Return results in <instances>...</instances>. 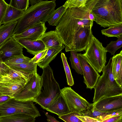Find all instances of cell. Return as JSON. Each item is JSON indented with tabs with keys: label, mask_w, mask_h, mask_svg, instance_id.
<instances>
[{
	"label": "cell",
	"mask_w": 122,
	"mask_h": 122,
	"mask_svg": "<svg viewBox=\"0 0 122 122\" xmlns=\"http://www.w3.org/2000/svg\"><path fill=\"white\" fill-rule=\"evenodd\" d=\"M95 1V0H88L85 6L80 7L64 6L65 10L56 26L55 30L61 38L65 49L81 28L92 26L93 21L89 20L88 15Z\"/></svg>",
	"instance_id": "6da1fadb"
},
{
	"label": "cell",
	"mask_w": 122,
	"mask_h": 122,
	"mask_svg": "<svg viewBox=\"0 0 122 122\" xmlns=\"http://www.w3.org/2000/svg\"><path fill=\"white\" fill-rule=\"evenodd\" d=\"M56 6L55 0H46L29 7L18 20L14 34L21 33L40 22L45 23Z\"/></svg>",
	"instance_id": "7a4b0ae2"
},
{
	"label": "cell",
	"mask_w": 122,
	"mask_h": 122,
	"mask_svg": "<svg viewBox=\"0 0 122 122\" xmlns=\"http://www.w3.org/2000/svg\"><path fill=\"white\" fill-rule=\"evenodd\" d=\"M91 11L95 21L104 28L122 24V0H96Z\"/></svg>",
	"instance_id": "3957f363"
},
{
	"label": "cell",
	"mask_w": 122,
	"mask_h": 122,
	"mask_svg": "<svg viewBox=\"0 0 122 122\" xmlns=\"http://www.w3.org/2000/svg\"><path fill=\"white\" fill-rule=\"evenodd\" d=\"M112 61L111 57L103 68L102 75L99 78L94 88L93 103L104 97L122 94V87L117 83L112 74Z\"/></svg>",
	"instance_id": "277c9868"
},
{
	"label": "cell",
	"mask_w": 122,
	"mask_h": 122,
	"mask_svg": "<svg viewBox=\"0 0 122 122\" xmlns=\"http://www.w3.org/2000/svg\"><path fill=\"white\" fill-rule=\"evenodd\" d=\"M41 76L42 82L40 93L34 101L46 110L50 104L61 95V89L49 65L43 69Z\"/></svg>",
	"instance_id": "5b68a950"
},
{
	"label": "cell",
	"mask_w": 122,
	"mask_h": 122,
	"mask_svg": "<svg viewBox=\"0 0 122 122\" xmlns=\"http://www.w3.org/2000/svg\"><path fill=\"white\" fill-rule=\"evenodd\" d=\"M33 101H20L11 98L0 104V117L16 114H23L35 118L41 116Z\"/></svg>",
	"instance_id": "8992f818"
},
{
	"label": "cell",
	"mask_w": 122,
	"mask_h": 122,
	"mask_svg": "<svg viewBox=\"0 0 122 122\" xmlns=\"http://www.w3.org/2000/svg\"><path fill=\"white\" fill-rule=\"evenodd\" d=\"M83 56L94 68L100 73L106 63L107 52L102 43L93 35Z\"/></svg>",
	"instance_id": "52a82bcc"
},
{
	"label": "cell",
	"mask_w": 122,
	"mask_h": 122,
	"mask_svg": "<svg viewBox=\"0 0 122 122\" xmlns=\"http://www.w3.org/2000/svg\"><path fill=\"white\" fill-rule=\"evenodd\" d=\"M61 92L71 112L80 113L91 105L70 87H65L61 90Z\"/></svg>",
	"instance_id": "ba28073f"
},
{
	"label": "cell",
	"mask_w": 122,
	"mask_h": 122,
	"mask_svg": "<svg viewBox=\"0 0 122 122\" xmlns=\"http://www.w3.org/2000/svg\"><path fill=\"white\" fill-rule=\"evenodd\" d=\"M92 26L81 28L74 36L67 47L66 52L73 51L77 52L85 50L93 35Z\"/></svg>",
	"instance_id": "9c48e42d"
},
{
	"label": "cell",
	"mask_w": 122,
	"mask_h": 122,
	"mask_svg": "<svg viewBox=\"0 0 122 122\" xmlns=\"http://www.w3.org/2000/svg\"><path fill=\"white\" fill-rule=\"evenodd\" d=\"M41 76L34 74L25 84L20 92L14 98L20 101H34L40 94L41 86Z\"/></svg>",
	"instance_id": "30bf717a"
},
{
	"label": "cell",
	"mask_w": 122,
	"mask_h": 122,
	"mask_svg": "<svg viewBox=\"0 0 122 122\" xmlns=\"http://www.w3.org/2000/svg\"><path fill=\"white\" fill-rule=\"evenodd\" d=\"M78 56L82 71L84 82L87 88L91 90L94 88L100 75L83 54L78 53Z\"/></svg>",
	"instance_id": "8fae6325"
},
{
	"label": "cell",
	"mask_w": 122,
	"mask_h": 122,
	"mask_svg": "<svg viewBox=\"0 0 122 122\" xmlns=\"http://www.w3.org/2000/svg\"><path fill=\"white\" fill-rule=\"evenodd\" d=\"M26 84L23 82L0 76V92L14 98L18 94Z\"/></svg>",
	"instance_id": "7c38bea8"
},
{
	"label": "cell",
	"mask_w": 122,
	"mask_h": 122,
	"mask_svg": "<svg viewBox=\"0 0 122 122\" xmlns=\"http://www.w3.org/2000/svg\"><path fill=\"white\" fill-rule=\"evenodd\" d=\"M23 47L12 37L0 47V60L4 62L12 57L22 56Z\"/></svg>",
	"instance_id": "4fadbf2b"
},
{
	"label": "cell",
	"mask_w": 122,
	"mask_h": 122,
	"mask_svg": "<svg viewBox=\"0 0 122 122\" xmlns=\"http://www.w3.org/2000/svg\"><path fill=\"white\" fill-rule=\"evenodd\" d=\"M92 104L97 109L102 112L110 111L122 108V94L104 97Z\"/></svg>",
	"instance_id": "5bb4252c"
},
{
	"label": "cell",
	"mask_w": 122,
	"mask_h": 122,
	"mask_svg": "<svg viewBox=\"0 0 122 122\" xmlns=\"http://www.w3.org/2000/svg\"><path fill=\"white\" fill-rule=\"evenodd\" d=\"M47 29L45 23L40 22L21 33L14 34L12 37L15 39H22L36 41L45 33Z\"/></svg>",
	"instance_id": "9a60e30c"
},
{
	"label": "cell",
	"mask_w": 122,
	"mask_h": 122,
	"mask_svg": "<svg viewBox=\"0 0 122 122\" xmlns=\"http://www.w3.org/2000/svg\"><path fill=\"white\" fill-rule=\"evenodd\" d=\"M80 113L82 116L94 118L101 121L112 116L122 114V108L110 111L102 112L97 109L92 103L86 110Z\"/></svg>",
	"instance_id": "2e32d148"
},
{
	"label": "cell",
	"mask_w": 122,
	"mask_h": 122,
	"mask_svg": "<svg viewBox=\"0 0 122 122\" xmlns=\"http://www.w3.org/2000/svg\"><path fill=\"white\" fill-rule=\"evenodd\" d=\"M46 110L59 117L71 112L61 94L50 104Z\"/></svg>",
	"instance_id": "e0dca14e"
},
{
	"label": "cell",
	"mask_w": 122,
	"mask_h": 122,
	"mask_svg": "<svg viewBox=\"0 0 122 122\" xmlns=\"http://www.w3.org/2000/svg\"><path fill=\"white\" fill-rule=\"evenodd\" d=\"M38 40L43 42L46 49L64 46L59 34L55 30L45 33Z\"/></svg>",
	"instance_id": "ac0fdd59"
},
{
	"label": "cell",
	"mask_w": 122,
	"mask_h": 122,
	"mask_svg": "<svg viewBox=\"0 0 122 122\" xmlns=\"http://www.w3.org/2000/svg\"><path fill=\"white\" fill-rule=\"evenodd\" d=\"M15 40L23 48H25L27 52L33 55L46 49L44 44L40 40L32 41L22 39Z\"/></svg>",
	"instance_id": "d6986e66"
},
{
	"label": "cell",
	"mask_w": 122,
	"mask_h": 122,
	"mask_svg": "<svg viewBox=\"0 0 122 122\" xmlns=\"http://www.w3.org/2000/svg\"><path fill=\"white\" fill-rule=\"evenodd\" d=\"M112 74L117 84L122 87V50L112 57Z\"/></svg>",
	"instance_id": "ffe728a7"
},
{
	"label": "cell",
	"mask_w": 122,
	"mask_h": 122,
	"mask_svg": "<svg viewBox=\"0 0 122 122\" xmlns=\"http://www.w3.org/2000/svg\"><path fill=\"white\" fill-rule=\"evenodd\" d=\"M9 67L8 72L0 76L18 80L26 84L35 74L16 68Z\"/></svg>",
	"instance_id": "44dd1931"
},
{
	"label": "cell",
	"mask_w": 122,
	"mask_h": 122,
	"mask_svg": "<svg viewBox=\"0 0 122 122\" xmlns=\"http://www.w3.org/2000/svg\"><path fill=\"white\" fill-rule=\"evenodd\" d=\"M18 20L0 26V47L14 34Z\"/></svg>",
	"instance_id": "7402d4cb"
},
{
	"label": "cell",
	"mask_w": 122,
	"mask_h": 122,
	"mask_svg": "<svg viewBox=\"0 0 122 122\" xmlns=\"http://www.w3.org/2000/svg\"><path fill=\"white\" fill-rule=\"evenodd\" d=\"M35 118L23 114H16L0 117V122H35Z\"/></svg>",
	"instance_id": "603a6c76"
},
{
	"label": "cell",
	"mask_w": 122,
	"mask_h": 122,
	"mask_svg": "<svg viewBox=\"0 0 122 122\" xmlns=\"http://www.w3.org/2000/svg\"><path fill=\"white\" fill-rule=\"evenodd\" d=\"M24 11L18 10L8 4L2 24L18 20L22 16Z\"/></svg>",
	"instance_id": "cb8c5ba5"
},
{
	"label": "cell",
	"mask_w": 122,
	"mask_h": 122,
	"mask_svg": "<svg viewBox=\"0 0 122 122\" xmlns=\"http://www.w3.org/2000/svg\"><path fill=\"white\" fill-rule=\"evenodd\" d=\"M65 47L64 46L60 47L48 48L46 55L42 61L38 63V66L43 69L46 67Z\"/></svg>",
	"instance_id": "d4e9b609"
},
{
	"label": "cell",
	"mask_w": 122,
	"mask_h": 122,
	"mask_svg": "<svg viewBox=\"0 0 122 122\" xmlns=\"http://www.w3.org/2000/svg\"><path fill=\"white\" fill-rule=\"evenodd\" d=\"M66 9L63 5L55 10L51 15L47 21L50 25L56 26Z\"/></svg>",
	"instance_id": "484cf974"
},
{
	"label": "cell",
	"mask_w": 122,
	"mask_h": 122,
	"mask_svg": "<svg viewBox=\"0 0 122 122\" xmlns=\"http://www.w3.org/2000/svg\"><path fill=\"white\" fill-rule=\"evenodd\" d=\"M101 31L103 35L108 37H116L118 38L122 36V24L111 26Z\"/></svg>",
	"instance_id": "4316f807"
},
{
	"label": "cell",
	"mask_w": 122,
	"mask_h": 122,
	"mask_svg": "<svg viewBox=\"0 0 122 122\" xmlns=\"http://www.w3.org/2000/svg\"><path fill=\"white\" fill-rule=\"evenodd\" d=\"M37 63H34L30 61L27 63H23L8 66L16 68L35 74H37Z\"/></svg>",
	"instance_id": "83f0119b"
},
{
	"label": "cell",
	"mask_w": 122,
	"mask_h": 122,
	"mask_svg": "<svg viewBox=\"0 0 122 122\" xmlns=\"http://www.w3.org/2000/svg\"><path fill=\"white\" fill-rule=\"evenodd\" d=\"M61 57L65 71L67 84L70 86H72L74 85V82L70 68L67 61V58L63 53H61Z\"/></svg>",
	"instance_id": "f1b7e54d"
},
{
	"label": "cell",
	"mask_w": 122,
	"mask_h": 122,
	"mask_svg": "<svg viewBox=\"0 0 122 122\" xmlns=\"http://www.w3.org/2000/svg\"><path fill=\"white\" fill-rule=\"evenodd\" d=\"M70 52L69 59L72 68L74 69L77 74L82 75V71L78 57V53L77 52L73 51H71Z\"/></svg>",
	"instance_id": "f546056e"
},
{
	"label": "cell",
	"mask_w": 122,
	"mask_h": 122,
	"mask_svg": "<svg viewBox=\"0 0 122 122\" xmlns=\"http://www.w3.org/2000/svg\"><path fill=\"white\" fill-rule=\"evenodd\" d=\"M31 59L24 55L16 56L6 59L4 62L6 65L9 66L28 62L30 61Z\"/></svg>",
	"instance_id": "4dcf8cb0"
},
{
	"label": "cell",
	"mask_w": 122,
	"mask_h": 122,
	"mask_svg": "<svg viewBox=\"0 0 122 122\" xmlns=\"http://www.w3.org/2000/svg\"><path fill=\"white\" fill-rule=\"evenodd\" d=\"M117 38L116 41H111L105 47L107 51L110 53L112 55H115L116 51L122 46V36Z\"/></svg>",
	"instance_id": "1f68e13d"
},
{
	"label": "cell",
	"mask_w": 122,
	"mask_h": 122,
	"mask_svg": "<svg viewBox=\"0 0 122 122\" xmlns=\"http://www.w3.org/2000/svg\"><path fill=\"white\" fill-rule=\"evenodd\" d=\"M29 4V0H11L9 5L18 10L25 11L28 8Z\"/></svg>",
	"instance_id": "d6a6232c"
},
{
	"label": "cell",
	"mask_w": 122,
	"mask_h": 122,
	"mask_svg": "<svg viewBox=\"0 0 122 122\" xmlns=\"http://www.w3.org/2000/svg\"><path fill=\"white\" fill-rule=\"evenodd\" d=\"M88 0H67L63 5L69 7H80L85 6Z\"/></svg>",
	"instance_id": "836d02e7"
},
{
	"label": "cell",
	"mask_w": 122,
	"mask_h": 122,
	"mask_svg": "<svg viewBox=\"0 0 122 122\" xmlns=\"http://www.w3.org/2000/svg\"><path fill=\"white\" fill-rule=\"evenodd\" d=\"M79 113L76 112H71L58 117L65 122H83L77 116Z\"/></svg>",
	"instance_id": "e575fe53"
},
{
	"label": "cell",
	"mask_w": 122,
	"mask_h": 122,
	"mask_svg": "<svg viewBox=\"0 0 122 122\" xmlns=\"http://www.w3.org/2000/svg\"><path fill=\"white\" fill-rule=\"evenodd\" d=\"M48 49V48L45 49L35 55L30 61L37 63L42 61L46 55Z\"/></svg>",
	"instance_id": "d590c367"
},
{
	"label": "cell",
	"mask_w": 122,
	"mask_h": 122,
	"mask_svg": "<svg viewBox=\"0 0 122 122\" xmlns=\"http://www.w3.org/2000/svg\"><path fill=\"white\" fill-rule=\"evenodd\" d=\"M8 4L4 0H0V26L4 18Z\"/></svg>",
	"instance_id": "8d00e7d4"
},
{
	"label": "cell",
	"mask_w": 122,
	"mask_h": 122,
	"mask_svg": "<svg viewBox=\"0 0 122 122\" xmlns=\"http://www.w3.org/2000/svg\"><path fill=\"white\" fill-rule=\"evenodd\" d=\"M101 121V122H122V114L112 116Z\"/></svg>",
	"instance_id": "74e56055"
},
{
	"label": "cell",
	"mask_w": 122,
	"mask_h": 122,
	"mask_svg": "<svg viewBox=\"0 0 122 122\" xmlns=\"http://www.w3.org/2000/svg\"><path fill=\"white\" fill-rule=\"evenodd\" d=\"M76 116L83 122H101V121L95 118L82 116L80 113L77 115Z\"/></svg>",
	"instance_id": "f35d334b"
},
{
	"label": "cell",
	"mask_w": 122,
	"mask_h": 122,
	"mask_svg": "<svg viewBox=\"0 0 122 122\" xmlns=\"http://www.w3.org/2000/svg\"><path fill=\"white\" fill-rule=\"evenodd\" d=\"M9 70V67L0 60V76L7 73Z\"/></svg>",
	"instance_id": "ab89813d"
},
{
	"label": "cell",
	"mask_w": 122,
	"mask_h": 122,
	"mask_svg": "<svg viewBox=\"0 0 122 122\" xmlns=\"http://www.w3.org/2000/svg\"><path fill=\"white\" fill-rule=\"evenodd\" d=\"M12 97L6 95H2L0 96V104H3L9 100Z\"/></svg>",
	"instance_id": "60d3db41"
},
{
	"label": "cell",
	"mask_w": 122,
	"mask_h": 122,
	"mask_svg": "<svg viewBox=\"0 0 122 122\" xmlns=\"http://www.w3.org/2000/svg\"><path fill=\"white\" fill-rule=\"evenodd\" d=\"M45 114L47 117L48 122H60L53 117L52 116L47 113H46Z\"/></svg>",
	"instance_id": "b9f144b4"
},
{
	"label": "cell",
	"mask_w": 122,
	"mask_h": 122,
	"mask_svg": "<svg viewBox=\"0 0 122 122\" xmlns=\"http://www.w3.org/2000/svg\"><path fill=\"white\" fill-rule=\"evenodd\" d=\"M42 0H29V4L32 5H35Z\"/></svg>",
	"instance_id": "7bdbcfd3"
},
{
	"label": "cell",
	"mask_w": 122,
	"mask_h": 122,
	"mask_svg": "<svg viewBox=\"0 0 122 122\" xmlns=\"http://www.w3.org/2000/svg\"><path fill=\"white\" fill-rule=\"evenodd\" d=\"M88 18L90 20L95 21V18L94 16L91 11L90 12L89 14Z\"/></svg>",
	"instance_id": "ee69618b"
},
{
	"label": "cell",
	"mask_w": 122,
	"mask_h": 122,
	"mask_svg": "<svg viewBox=\"0 0 122 122\" xmlns=\"http://www.w3.org/2000/svg\"><path fill=\"white\" fill-rule=\"evenodd\" d=\"M2 95H3L0 92V96Z\"/></svg>",
	"instance_id": "f6af8a7d"
}]
</instances>
